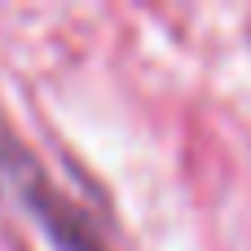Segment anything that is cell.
Masks as SVG:
<instances>
[{"instance_id": "6da1fadb", "label": "cell", "mask_w": 251, "mask_h": 251, "mask_svg": "<svg viewBox=\"0 0 251 251\" xmlns=\"http://www.w3.org/2000/svg\"><path fill=\"white\" fill-rule=\"evenodd\" d=\"M0 185L9 199L49 234L57 251H110L88 212H79L49 176V168L35 159V150L18 137V128L0 115Z\"/></svg>"}]
</instances>
